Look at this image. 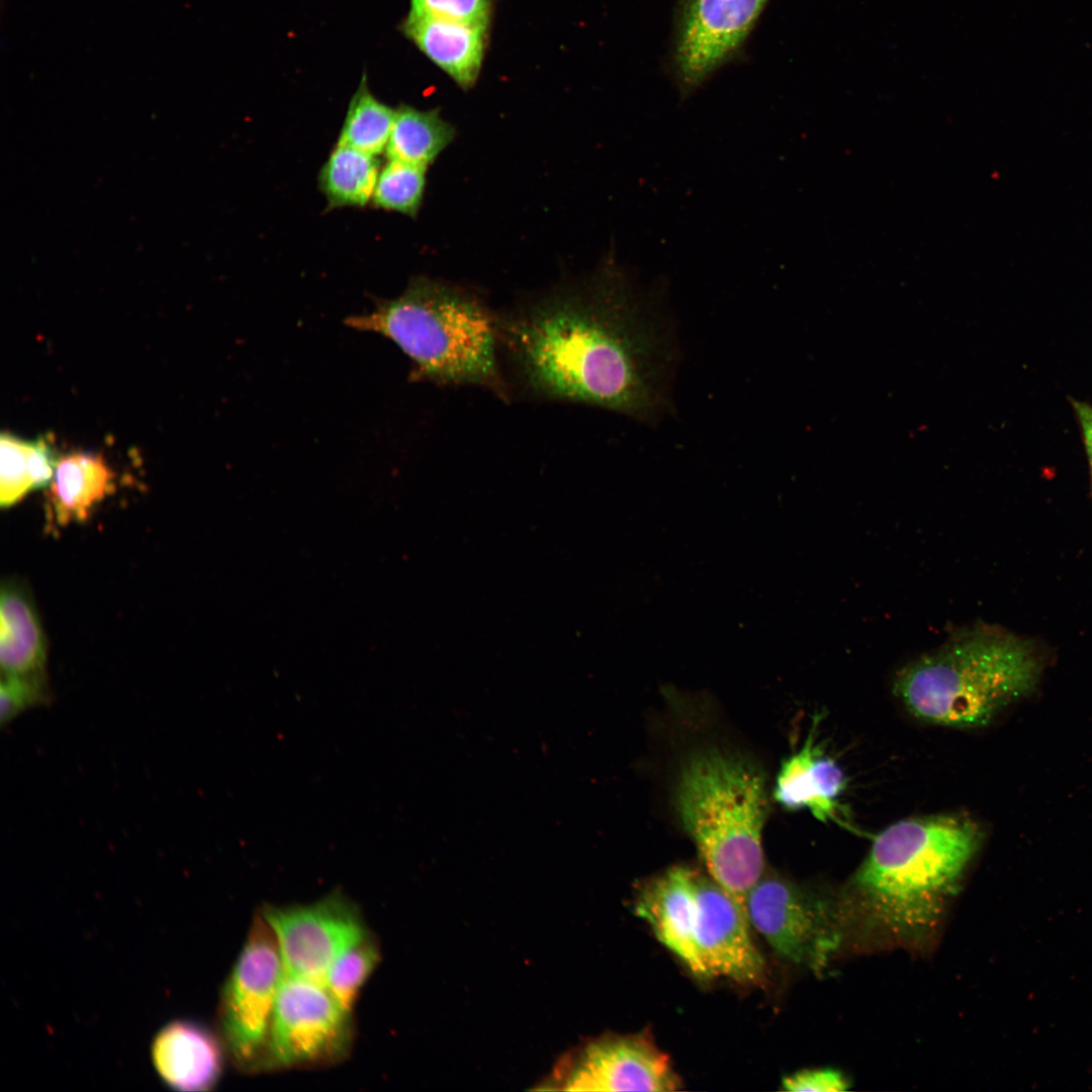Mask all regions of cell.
<instances>
[{
    "mask_svg": "<svg viewBox=\"0 0 1092 1092\" xmlns=\"http://www.w3.org/2000/svg\"><path fill=\"white\" fill-rule=\"evenodd\" d=\"M665 286L641 284L612 259L581 283L499 314L509 395L660 421L678 358Z\"/></svg>",
    "mask_w": 1092,
    "mask_h": 1092,
    "instance_id": "obj_1",
    "label": "cell"
},
{
    "mask_svg": "<svg viewBox=\"0 0 1092 1092\" xmlns=\"http://www.w3.org/2000/svg\"><path fill=\"white\" fill-rule=\"evenodd\" d=\"M499 314L475 293L427 277L414 278L393 299L345 324L391 340L412 364L411 379L477 386L510 397L499 356Z\"/></svg>",
    "mask_w": 1092,
    "mask_h": 1092,
    "instance_id": "obj_2",
    "label": "cell"
},
{
    "mask_svg": "<svg viewBox=\"0 0 1092 1092\" xmlns=\"http://www.w3.org/2000/svg\"><path fill=\"white\" fill-rule=\"evenodd\" d=\"M981 840L979 825L967 817L900 820L875 837L852 884L885 924L921 930L958 889Z\"/></svg>",
    "mask_w": 1092,
    "mask_h": 1092,
    "instance_id": "obj_3",
    "label": "cell"
},
{
    "mask_svg": "<svg viewBox=\"0 0 1092 1092\" xmlns=\"http://www.w3.org/2000/svg\"><path fill=\"white\" fill-rule=\"evenodd\" d=\"M1039 663L1025 641L987 629L957 634L900 669L895 696L916 719L949 728L988 724L1035 686Z\"/></svg>",
    "mask_w": 1092,
    "mask_h": 1092,
    "instance_id": "obj_4",
    "label": "cell"
},
{
    "mask_svg": "<svg viewBox=\"0 0 1092 1092\" xmlns=\"http://www.w3.org/2000/svg\"><path fill=\"white\" fill-rule=\"evenodd\" d=\"M675 805L709 876L746 915L747 896L764 868L768 803L762 772L735 755L698 752L680 769Z\"/></svg>",
    "mask_w": 1092,
    "mask_h": 1092,
    "instance_id": "obj_5",
    "label": "cell"
},
{
    "mask_svg": "<svg viewBox=\"0 0 1092 1092\" xmlns=\"http://www.w3.org/2000/svg\"><path fill=\"white\" fill-rule=\"evenodd\" d=\"M284 968L274 933L257 916L220 995L225 1046L243 1069L261 1067Z\"/></svg>",
    "mask_w": 1092,
    "mask_h": 1092,
    "instance_id": "obj_6",
    "label": "cell"
},
{
    "mask_svg": "<svg viewBox=\"0 0 1092 1092\" xmlns=\"http://www.w3.org/2000/svg\"><path fill=\"white\" fill-rule=\"evenodd\" d=\"M350 1013L324 983L284 973L261 1067H317L343 1060L353 1039Z\"/></svg>",
    "mask_w": 1092,
    "mask_h": 1092,
    "instance_id": "obj_7",
    "label": "cell"
},
{
    "mask_svg": "<svg viewBox=\"0 0 1092 1092\" xmlns=\"http://www.w3.org/2000/svg\"><path fill=\"white\" fill-rule=\"evenodd\" d=\"M745 912L750 926L788 962L819 971L838 945L827 903L778 875H762Z\"/></svg>",
    "mask_w": 1092,
    "mask_h": 1092,
    "instance_id": "obj_8",
    "label": "cell"
},
{
    "mask_svg": "<svg viewBox=\"0 0 1092 1092\" xmlns=\"http://www.w3.org/2000/svg\"><path fill=\"white\" fill-rule=\"evenodd\" d=\"M769 0H678L673 75L682 99L743 47Z\"/></svg>",
    "mask_w": 1092,
    "mask_h": 1092,
    "instance_id": "obj_9",
    "label": "cell"
},
{
    "mask_svg": "<svg viewBox=\"0 0 1092 1092\" xmlns=\"http://www.w3.org/2000/svg\"><path fill=\"white\" fill-rule=\"evenodd\" d=\"M261 914L274 933L284 973L320 983L367 932L356 907L341 896L308 905L267 906Z\"/></svg>",
    "mask_w": 1092,
    "mask_h": 1092,
    "instance_id": "obj_10",
    "label": "cell"
},
{
    "mask_svg": "<svg viewBox=\"0 0 1092 1092\" xmlns=\"http://www.w3.org/2000/svg\"><path fill=\"white\" fill-rule=\"evenodd\" d=\"M569 1091L676 1090L679 1080L667 1056L645 1035H612L588 1043L555 1076Z\"/></svg>",
    "mask_w": 1092,
    "mask_h": 1092,
    "instance_id": "obj_11",
    "label": "cell"
},
{
    "mask_svg": "<svg viewBox=\"0 0 1092 1092\" xmlns=\"http://www.w3.org/2000/svg\"><path fill=\"white\" fill-rule=\"evenodd\" d=\"M695 937L709 977L752 985L761 982L764 962L750 935L747 916L710 876L695 873Z\"/></svg>",
    "mask_w": 1092,
    "mask_h": 1092,
    "instance_id": "obj_12",
    "label": "cell"
},
{
    "mask_svg": "<svg viewBox=\"0 0 1092 1092\" xmlns=\"http://www.w3.org/2000/svg\"><path fill=\"white\" fill-rule=\"evenodd\" d=\"M695 873L673 867L656 876L639 890L634 909L695 976L708 978L695 937Z\"/></svg>",
    "mask_w": 1092,
    "mask_h": 1092,
    "instance_id": "obj_13",
    "label": "cell"
},
{
    "mask_svg": "<svg viewBox=\"0 0 1092 1092\" xmlns=\"http://www.w3.org/2000/svg\"><path fill=\"white\" fill-rule=\"evenodd\" d=\"M151 1055L158 1075L174 1090L208 1091L221 1075L218 1039L193 1021L175 1020L163 1026L154 1038Z\"/></svg>",
    "mask_w": 1092,
    "mask_h": 1092,
    "instance_id": "obj_14",
    "label": "cell"
},
{
    "mask_svg": "<svg viewBox=\"0 0 1092 1092\" xmlns=\"http://www.w3.org/2000/svg\"><path fill=\"white\" fill-rule=\"evenodd\" d=\"M813 731L782 764L774 797L785 809H807L821 822L837 821L846 779L838 763L815 744Z\"/></svg>",
    "mask_w": 1092,
    "mask_h": 1092,
    "instance_id": "obj_15",
    "label": "cell"
},
{
    "mask_svg": "<svg viewBox=\"0 0 1092 1092\" xmlns=\"http://www.w3.org/2000/svg\"><path fill=\"white\" fill-rule=\"evenodd\" d=\"M402 32L461 88H470L479 75L487 24L407 14Z\"/></svg>",
    "mask_w": 1092,
    "mask_h": 1092,
    "instance_id": "obj_16",
    "label": "cell"
},
{
    "mask_svg": "<svg viewBox=\"0 0 1092 1092\" xmlns=\"http://www.w3.org/2000/svg\"><path fill=\"white\" fill-rule=\"evenodd\" d=\"M114 488L115 474L101 455L72 452L61 456L47 492L50 526L85 522Z\"/></svg>",
    "mask_w": 1092,
    "mask_h": 1092,
    "instance_id": "obj_17",
    "label": "cell"
},
{
    "mask_svg": "<svg viewBox=\"0 0 1092 1092\" xmlns=\"http://www.w3.org/2000/svg\"><path fill=\"white\" fill-rule=\"evenodd\" d=\"M46 662V639L31 599L16 582H3L0 596L2 675L43 674Z\"/></svg>",
    "mask_w": 1092,
    "mask_h": 1092,
    "instance_id": "obj_18",
    "label": "cell"
},
{
    "mask_svg": "<svg viewBox=\"0 0 1092 1092\" xmlns=\"http://www.w3.org/2000/svg\"><path fill=\"white\" fill-rule=\"evenodd\" d=\"M0 505L8 508L28 492L49 485L59 461L53 438L21 439L9 432L0 438Z\"/></svg>",
    "mask_w": 1092,
    "mask_h": 1092,
    "instance_id": "obj_19",
    "label": "cell"
},
{
    "mask_svg": "<svg viewBox=\"0 0 1092 1092\" xmlns=\"http://www.w3.org/2000/svg\"><path fill=\"white\" fill-rule=\"evenodd\" d=\"M454 136L453 125L445 121L437 109L419 110L400 105L395 109L386 157L428 167Z\"/></svg>",
    "mask_w": 1092,
    "mask_h": 1092,
    "instance_id": "obj_20",
    "label": "cell"
},
{
    "mask_svg": "<svg viewBox=\"0 0 1092 1092\" xmlns=\"http://www.w3.org/2000/svg\"><path fill=\"white\" fill-rule=\"evenodd\" d=\"M379 171L375 156L338 143L318 176L328 207L366 205L372 200Z\"/></svg>",
    "mask_w": 1092,
    "mask_h": 1092,
    "instance_id": "obj_21",
    "label": "cell"
},
{
    "mask_svg": "<svg viewBox=\"0 0 1092 1092\" xmlns=\"http://www.w3.org/2000/svg\"><path fill=\"white\" fill-rule=\"evenodd\" d=\"M394 116L395 109L371 93L364 74L349 103L338 143L376 156L386 149Z\"/></svg>",
    "mask_w": 1092,
    "mask_h": 1092,
    "instance_id": "obj_22",
    "label": "cell"
},
{
    "mask_svg": "<svg viewBox=\"0 0 1092 1092\" xmlns=\"http://www.w3.org/2000/svg\"><path fill=\"white\" fill-rule=\"evenodd\" d=\"M427 168L387 159L378 174L373 204L378 208L416 216L423 201Z\"/></svg>",
    "mask_w": 1092,
    "mask_h": 1092,
    "instance_id": "obj_23",
    "label": "cell"
},
{
    "mask_svg": "<svg viewBox=\"0 0 1092 1092\" xmlns=\"http://www.w3.org/2000/svg\"><path fill=\"white\" fill-rule=\"evenodd\" d=\"M380 960L377 942L367 931L346 949L329 970L325 985L348 1011Z\"/></svg>",
    "mask_w": 1092,
    "mask_h": 1092,
    "instance_id": "obj_24",
    "label": "cell"
},
{
    "mask_svg": "<svg viewBox=\"0 0 1092 1092\" xmlns=\"http://www.w3.org/2000/svg\"><path fill=\"white\" fill-rule=\"evenodd\" d=\"M46 673L29 676L2 675L0 686L1 726L9 724L25 710L49 703Z\"/></svg>",
    "mask_w": 1092,
    "mask_h": 1092,
    "instance_id": "obj_25",
    "label": "cell"
},
{
    "mask_svg": "<svg viewBox=\"0 0 1092 1092\" xmlns=\"http://www.w3.org/2000/svg\"><path fill=\"white\" fill-rule=\"evenodd\" d=\"M491 0H411V15L487 24Z\"/></svg>",
    "mask_w": 1092,
    "mask_h": 1092,
    "instance_id": "obj_26",
    "label": "cell"
},
{
    "mask_svg": "<svg viewBox=\"0 0 1092 1092\" xmlns=\"http://www.w3.org/2000/svg\"><path fill=\"white\" fill-rule=\"evenodd\" d=\"M783 1088L793 1092H840L849 1089V1082L839 1071L814 1069L786 1077Z\"/></svg>",
    "mask_w": 1092,
    "mask_h": 1092,
    "instance_id": "obj_27",
    "label": "cell"
},
{
    "mask_svg": "<svg viewBox=\"0 0 1092 1092\" xmlns=\"http://www.w3.org/2000/svg\"><path fill=\"white\" fill-rule=\"evenodd\" d=\"M1072 405L1083 434L1086 453L1092 469V406L1079 400H1072Z\"/></svg>",
    "mask_w": 1092,
    "mask_h": 1092,
    "instance_id": "obj_28",
    "label": "cell"
}]
</instances>
